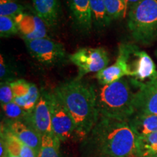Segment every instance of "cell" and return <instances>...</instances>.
Returning a JSON list of instances; mask_svg holds the SVG:
<instances>
[{
    "instance_id": "cell-27",
    "label": "cell",
    "mask_w": 157,
    "mask_h": 157,
    "mask_svg": "<svg viewBox=\"0 0 157 157\" xmlns=\"http://www.w3.org/2000/svg\"><path fill=\"white\" fill-rule=\"evenodd\" d=\"M13 90L10 85V82H2L0 84V102L1 105L13 102Z\"/></svg>"
},
{
    "instance_id": "cell-4",
    "label": "cell",
    "mask_w": 157,
    "mask_h": 157,
    "mask_svg": "<svg viewBox=\"0 0 157 157\" xmlns=\"http://www.w3.org/2000/svg\"><path fill=\"white\" fill-rule=\"evenodd\" d=\"M127 27L135 42L150 45L157 39V0H140L127 13Z\"/></svg>"
},
{
    "instance_id": "cell-29",
    "label": "cell",
    "mask_w": 157,
    "mask_h": 157,
    "mask_svg": "<svg viewBox=\"0 0 157 157\" xmlns=\"http://www.w3.org/2000/svg\"><path fill=\"white\" fill-rule=\"evenodd\" d=\"M6 157H19V156H15V155H13V154H10V153H7V156H6Z\"/></svg>"
},
{
    "instance_id": "cell-21",
    "label": "cell",
    "mask_w": 157,
    "mask_h": 157,
    "mask_svg": "<svg viewBox=\"0 0 157 157\" xmlns=\"http://www.w3.org/2000/svg\"><path fill=\"white\" fill-rule=\"evenodd\" d=\"M157 154V132L138 137V157Z\"/></svg>"
},
{
    "instance_id": "cell-1",
    "label": "cell",
    "mask_w": 157,
    "mask_h": 157,
    "mask_svg": "<svg viewBox=\"0 0 157 157\" xmlns=\"http://www.w3.org/2000/svg\"><path fill=\"white\" fill-rule=\"evenodd\" d=\"M100 157H138V136L129 121L99 116L87 137Z\"/></svg>"
},
{
    "instance_id": "cell-30",
    "label": "cell",
    "mask_w": 157,
    "mask_h": 157,
    "mask_svg": "<svg viewBox=\"0 0 157 157\" xmlns=\"http://www.w3.org/2000/svg\"><path fill=\"white\" fill-rule=\"evenodd\" d=\"M146 157H157V154H154V155H151V156H146Z\"/></svg>"
},
{
    "instance_id": "cell-9",
    "label": "cell",
    "mask_w": 157,
    "mask_h": 157,
    "mask_svg": "<svg viewBox=\"0 0 157 157\" xmlns=\"http://www.w3.org/2000/svg\"><path fill=\"white\" fill-rule=\"evenodd\" d=\"M25 122L40 135H54L49 103V93L42 90L36 106L29 112Z\"/></svg>"
},
{
    "instance_id": "cell-18",
    "label": "cell",
    "mask_w": 157,
    "mask_h": 157,
    "mask_svg": "<svg viewBox=\"0 0 157 157\" xmlns=\"http://www.w3.org/2000/svg\"><path fill=\"white\" fill-rule=\"evenodd\" d=\"M129 123L138 137L157 132V115L135 113Z\"/></svg>"
},
{
    "instance_id": "cell-3",
    "label": "cell",
    "mask_w": 157,
    "mask_h": 157,
    "mask_svg": "<svg viewBox=\"0 0 157 157\" xmlns=\"http://www.w3.org/2000/svg\"><path fill=\"white\" fill-rule=\"evenodd\" d=\"M99 116L129 121L136 113L135 94L131 84L124 78L95 88Z\"/></svg>"
},
{
    "instance_id": "cell-16",
    "label": "cell",
    "mask_w": 157,
    "mask_h": 157,
    "mask_svg": "<svg viewBox=\"0 0 157 157\" xmlns=\"http://www.w3.org/2000/svg\"><path fill=\"white\" fill-rule=\"evenodd\" d=\"M34 11L44 21L48 28L58 24L60 16L59 0H31Z\"/></svg>"
},
{
    "instance_id": "cell-23",
    "label": "cell",
    "mask_w": 157,
    "mask_h": 157,
    "mask_svg": "<svg viewBox=\"0 0 157 157\" xmlns=\"http://www.w3.org/2000/svg\"><path fill=\"white\" fill-rule=\"evenodd\" d=\"M2 109L6 117L9 119V121H25L29 114L28 111H25L14 102L2 105Z\"/></svg>"
},
{
    "instance_id": "cell-20",
    "label": "cell",
    "mask_w": 157,
    "mask_h": 157,
    "mask_svg": "<svg viewBox=\"0 0 157 157\" xmlns=\"http://www.w3.org/2000/svg\"><path fill=\"white\" fill-rule=\"evenodd\" d=\"M60 143L55 135H43L41 148L37 157H60Z\"/></svg>"
},
{
    "instance_id": "cell-31",
    "label": "cell",
    "mask_w": 157,
    "mask_h": 157,
    "mask_svg": "<svg viewBox=\"0 0 157 157\" xmlns=\"http://www.w3.org/2000/svg\"><path fill=\"white\" fill-rule=\"evenodd\" d=\"M155 54H156V58H157V48H156V52H155Z\"/></svg>"
},
{
    "instance_id": "cell-17",
    "label": "cell",
    "mask_w": 157,
    "mask_h": 157,
    "mask_svg": "<svg viewBox=\"0 0 157 157\" xmlns=\"http://www.w3.org/2000/svg\"><path fill=\"white\" fill-rule=\"evenodd\" d=\"M1 138L5 141L7 153L19 157H37L34 149L21 142L8 130L5 125L1 127Z\"/></svg>"
},
{
    "instance_id": "cell-15",
    "label": "cell",
    "mask_w": 157,
    "mask_h": 157,
    "mask_svg": "<svg viewBox=\"0 0 157 157\" xmlns=\"http://www.w3.org/2000/svg\"><path fill=\"white\" fill-rule=\"evenodd\" d=\"M5 126L21 142L34 149L35 152L39 154L42 137L31 127L23 121L18 120L8 121Z\"/></svg>"
},
{
    "instance_id": "cell-13",
    "label": "cell",
    "mask_w": 157,
    "mask_h": 157,
    "mask_svg": "<svg viewBox=\"0 0 157 157\" xmlns=\"http://www.w3.org/2000/svg\"><path fill=\"white\" fill-rule=\"evenodd\" d=\"M67 4L76 29L84 34L89 33L93 27L90 0H67Z\"/></svg>"
},
{
    "instance_id": "cell-2",
    "label": "cell",
    "mask_w": 157,
    "mask_h": 157,
    "mask_svg": "<svg viewBox=\"0 0 157 157\" xmlns=\"http://www.w3.org/2000/svg\"><path fill=\"white\" fill-rule=\"evenodd\" d=\"M54 92L73 119L76 135L86 138L99 118L95 87L74 78L59 84Z\"/></svg>"
},
{
    "instance_id": "cell-12",
    "label": "cell",
    "mask_w": 157,
    "mask_h": 157,
    "mask_svg": "<svg viewBox=\"0 0 157 157\" xmlns=\"http://www.w3.org/2000/svg\"><path fill=\"white\" fill-rule=\"evenodd\" d=\"M10 85L14 95L13 102L28 112L32 111L40 97L41 91L36 86L24 79L15 80Z\"/></svg>"
},
{
    "instance_id": "cell-25",
    "label": "cell",
    "mask_w": 157,
    "mask_h": 157,
    "mask_svg": "<svg viewBox=\"0 0 157 157\" xmlns=\"http://www.w3.org/2000/svg\"><path fill=\"white\" fill-rule=\"evenodd\" d=\"M18 33L15 17L0 15V36L2 38L12 36Z\"/></svg>"
},
{
    "instance_id": "cell-8",
    "label": "cell",
    "mask_w": 157,
    "mask_h": 157,
    "mask_svg": "<svg viewBox=\"0 0 157 157\" xmlns=\"http://www.w3.org/2000/svg\"><path fill=\"white\" fill-rule=\"evenodd\" d=\"M49 103L54 135L60 142H66L76 135L75 124L68 110L54 91L49 93Z\"/></svg>"
},
{
    "instance_id": "cell-28",
    "label": "cell",
    "mask_w": 157,
    "mask_h": 157,
    "mask_svg": "<svg viewBox=\"0 0 157 157\" xmlns=\"http://www.w3.org/2000/svg\"><path fill=\"white\" fill-rule=\"evenodd\" d=\"M140 0H124V2L125 6H126V9H127V12L128 13V11L130 10L133 6L136 5L137 3H138Z\"/></svg>"
},
{
    "instance_id": "cell-5",
    "label": "cell",
    "mask_w": 157,
    "mask_h": 157,
    "mask_svg": "<svg viewBox=\"0 0 157 157\" xmlns=\"http://www.w3.org/2000/svg\"><path fill=\"white\" fill-rule=\"evenodd\" d=\"M127 63L130 73L129 82L131 85L138 89L156 77V64L147 52L141 50L136 45L127 43Z\"/></svg>"
},
{
    "instance_id": "cell-19",
    "label": "cell",
    "mask_w": 157,
    "mask_h": 157,
    "mask_svg": "<svg viewBox=\"0 0 157 157\" xmlns=\"http://www.w3.org/2000/svg\"><path fill=\"white\" fill-rule=\"evenodd\" d=\"M93 14V26L98 30L109 27L111 20L108 15L103 0H90Z\"/></svg>"
},
{
    "instance_id": "cell-7",
    "label": "cell",
    "mask_w": 157,
    "mask_h": 157,
    "mask_svg": "<svg viewBox=\"0 0 157 157\" xmlns=\"http://www.w3.org/2000/svg\"><path fill=\"white\" fill-rule=\"evenodd\" d=\"M24 42L31 57L45 66L60 64L66 58L63 45L50 37L24 40Z\"/></svg>"
},
{
    "instance_id": "cell-10",
    "label": "cell",
    "mask_w": 157,
    "mask_h": 157,
    "mask_svg": "<svg viewBox=\"0 0 157 157\" xmlns=\"http://www.w3.org/2000/svg\"><path fill=\"white\" fill-rule=\"evenodd\" d=\"M127 43L121 44L119 46L118 56L114 63L95 74V78H97L98 83L101 85H105L117 81L124 76L129 77L130 73L127 63Z\"/></svg>"
},
{
    "instance_id": "cell-6",
    "label": "cell",
    "mask_w": 157,
    "mask_h": 157,
    "mask_svg": "<svg viewBox=\"0 0 157 157\" xmlns=\"http://www.w3.org/2000/svg\"><path fill=\"white\" fill-rule=\"evenodd\" d=\"M68 59L78 68L77 80L89 73H98L108 67L110 61L107 51L102 48H80L69 55Z\"/></svg>"
},
{
    "instance_id": "cell-11",
    "label": "cell",
    "mask_w": 157,
    "mask_h": 157,
    "mask_svg": "<svg viewBox=\"0 0 157 157\" xmlns=\"http://www.w3.org/2000/svg\"><path fill=\"white\" fill-rule=\"evenodd\" d=\"M15 20L23 40L49 37L48 26L35 13H26L25 10L15 16Z\"/></svg>"
},
{
    "instance_id": "cell-22",
    "label": "cell",
    "mask_w": 157,
    "mask_h": 157,
    "mask_svg": "<svg viewBox=\"0 0 157 157\" xmlns=\"http://www.w3.org/2000/svg\"><path fill=\"white\" fill-rule=\"evenodd\" d=\"M110 19L112 21L126 17L127 12L124 0H103Z\"/></svg>"
},
{
    "instance_id": "cell-14",
    "label": "cell",
    "mask_w": 157,
    "mask_h": 157,
    "mask_svg": "<svg viewBox=\"0 0 157 157\" xmlns=\"http://www.w3.org/2000/svg\"><path fill=\"white\" fill-rule=\"evenodd\" d=\"M135 105L136 113L157 115V76L135 92Z\"/></svg>"
},
{
    "instance_id": "cell-24",
    "label": "cell",
    "mask_w": 157,
    "mask_h": 157,
    "mask_svg": "<svg viewBox=\"0 0 157 157\" xmlns=\"http://www.w3.org/2000/svg\"><path fill=\"white\" fill-rule=\"evenodd\" d=\"M25 10L19 0H0V15L15 17Z\"/></svg>"
},
{
    "instance_id": "cell-26",
    "label": "cell",
    "mask_w": 157,
    "mask_h": 157,
    "mask_svg": "<svg viewBox=\"0 0 157 157\" xmlns=\"http://www.w3.org/2000/svg\"><path fill=\"white\" fill-rule=\"evenodd\" d=\"M15 67L12 63L7 60L5 57L1 54L0 56V81L2 82H14L15 79Z\"/></svg>"
}]
</instances>
